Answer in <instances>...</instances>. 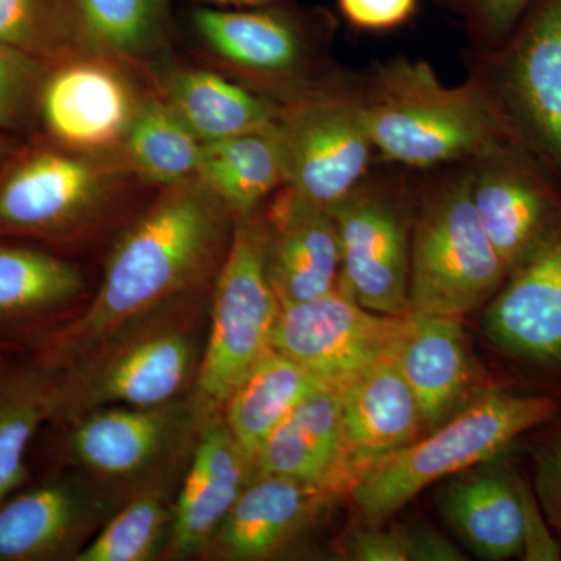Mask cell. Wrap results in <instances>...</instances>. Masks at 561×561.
Returning a JSON list of instances; mask_svg holds the SVG:
<instances>
[{"mask_svg":"<svg viewBox=\"0 0 561 561\" xmlns=\"http://www.w3.org/2000/svg\"><path fill=\"white\" fill-rule=\"evenodd\" d=\"M234 221L198 176L161 187L114 242L90 306L41 334L35 356L68 367L133 321L203 297L227 256Z\"/></svg>","mask_w":561,"mask_h":561,"instance_id":"cell-1","label":"cell"},{"mask_svg":"<svg viewBox=\"0 0 561 561\" xmlns=\"http://www.w3.org/2000/svg\"><path fill=\"white\" fill-rule=\"evenodd\" d=\"M354 87L379 162L426 172L519 142L474 77L448 87L430 62L397 57L354 72Z\"/></svg>","mask_w":561,"mask_h":561,"instance_id":"cell-2","label":"cell"},{"mask_svg":"<svg viewBox=\"0 0 561 561\" xmlns=\"http://www.w3.org/2000/svg\"><path fill=\"white\" fill-rule=\"evenodd\" d=\"M552 397L489 389L442 426L371 461L348 493L367 524L379 526L432 483L497 456L519 435L556 419Z\"/></svg>","mask_w":561,"mask_h":561,"instance_id":"cell-3","label":"cell"},{"mask_svg":"<svg viewBox=\"0 0 561 561\" xmlns=\"http://www.w3.org/2000/svg\"><path fill=\"white\" fill-rule=\"evenodd\" d=\"M136 181L121 151L88 153L35 136L0 171V239L72 245L111 219Z\"/></svg>","mask_w":561,"mask_h":561,"instance_id":"cell-4","label":"cell"},{"mask_svg":"<svg viewBox=\"0 0 561 561\" xmlns=\"http://www.w3.org/2000/svg\"><path fill=\"white\" fill-rule=\"evenodd\" d=\"M198 49L225 76L283 106L342 72L328 11L284 5L192 10Z\"/></svg>","mask_w":561,"mask_h":561,"instance_id":"cell-5","label":"cell"},{"mask_svg":"<svg viewBox=\"0 0 561 561\" xmlns=\"http://www.w3.org/2000/svg\"><path fill=\"white\" fill-rule=\"evenodd\" d=\"M508 279L471 197L467 162L420 172L413 217L411 312L461 317Z\"/></svg>","mask_w":561,"mask_h":561,"instance_id":"cell-6","label":"cell"},{"mask_svg":"<svg viewBox=\"0 0 561 561\" xmlns=\"http://www.w3.org/2000/svg\"><path fill=\"white\" fill-rule=\"evenodd\" d=\"M202 298L133 321L61 368L57 420L110 405L153 408L179 400L201 367Z\"/></svg>","mask_w":561,"mask_h":561,"instance_id":"cell-7","label":"cell"},{"mask_svg":"<svg viewBox=\"0 0 561 561\" xmlns=\"http://www.w3.org/2000/svg\"><path fill=\"white\" fill-rule=\"evenodd\" d=\"M265 203L236 217L227 256L210 289V327L194 393L224 408L236 387L273 351L280 301L265 267Z\"/></svg>","mask_w":561,"mask_h":561,"instance_id":"cell-8","label":"cell"},{"mask_svg":"<svg viewBox=\"0 0 561 561\" xmlns=\"http://www.w3.org/2000/svg\"><path fill=\"white\" fill-rule=\"evenodd\" d=\"M420 172L376 162L331 209L341 241L339 287L365 309L411 312L409 275Z\"/></svg>","mask_w":561,"mask_h":561,"instance_id":"cell-9","label":"cell"},{"mask_svg":"<svg viewBox=\"0 0 561 561\" xmlns=\"http://www.w3.org/2000/svg\"><path fill=\"white\" fill-rule=\"evenodd\" d=\"M465 66L561 183V0L534 3L500 46L467 51Z\"/></svg>","mask_w":561,"mask_h":561,"instance_id":"cell-10","label":"cell"},{"mask_svg":"<svg viewBox=\"0 0 561 561\" xmlns=\"http://www.w3.org/2000/svg\"><path fill=\"white\" fill-rule=\"evenodd\" d=\"M286 186L332 209L375 168V146L362 116L354 70L280 106L273 124Z\"/></svg>","mask_w":561,"mask_h":561,"instance_id":"cell-11","label":"cell"},{"mask_svg":"<svg viewBox=\"0 0 561 561\" xmlns=\"http://www.w3.org/2000/svg\"><path fill=\"white\" fill-rule=\"evenodd\" d=\"M220 409L197 394L153 405H110L68 420V454L95 481L119 493L164 483L162 474L191 454L203 424Z\"/></svg>","mask_w":561,"mask_h":561,"instance_id":"cell-12","label":"cell"},{"mask_svg":"<svg viewBox=\"0 0 561 561\" xmlns=\"http://www.w3.org/2000/svg\"><path fill=\"white\" fill-rule=\"evenodd\" d=\"M467 165L479 220L511 276L559 234L561 183L519 142Z\"/></svg>","mask_w":561,"mask_h":561,"instance_id":"cell-13","label":"cell"},{"mask_svg":"<svg viewBox=\"0 0 561 561\" xmlns=\"http://www.w3.org/2000/svg\"><path fill=\"white\" fill-rule=\"evenodd\" d=\"M404 319L365 309L337 287L312 300L280 305L273 350L339 391L389 356Z\"/></svg>","mask_w":561,"mask_h":561,"instance_id":"cell-14","label":"cell"},{"mask_svg":"<svg viewBox=\"0 0 561 561\" xmlns=\"http://www.w3.org/2000/svg\"><path fill=\"white\" fill-rule=\"evenodd\" d=\"M135 70L102 54L50 66L41 88V136L88 153L119 151L142 101Z\"/></svg>","mask_w":561,"mask_h":561,"instance_id":"cell-15","label":"cell"},{"mask_svg":"<svg viewBox=\"0 0 561 561\" xmlns=\"http://www.w3.org/2000/svg\"><path fill=\"white\" fill-rule=\"evenodd\" d=\"M119 507L99 481L55 478L0 504V561L73 560Z\"/></svg>","mask_w":561,"mask_h":561,"instance_id":"cell-16","label":"cell"},{"mask_svg":"<svg viewBox=\"0 0 561 561\" xmlns=\"http://www.w3.org/2000/svg\"><path fill=\"white\" fill-rule=\"evenodd\" d=\"M265 267L280 305L337 289L341 241L331 209L284 186L265 202Z\"/></svg>","mask_w":561,"mask_h":561,"instance_id":"cell-17","label":"cell"},{"mask_svg":"<svg viewBox=\"0 0 561 561\" xmlns=\"http://www.w3.org/2000/svg\"><path fill=\"white\" fill-rule=\"evenodd\" d=\"M391 353L419 401L424 434L491 389L481 381L459 317L409 312Z\"/></svg>","mask_w":561,"mask_h":561,"instance_id":"cell-18","label":"cell"},{"mask_svg":"<svg viewBox=\"0 0 561 561\" xmlns=\"http://www.w3.org/2000/svg\"><path fill=\"white\" fill-rule=\"evenodd\" d=\"M253 476V467L228 430L224 413L214 412L203 424L186 478L173 501L171 537L164 556H205Z\"/></svg>","mask_w":561,"mask_h":561,"instance_id":"cell-19","label":"cell"},{"mask_svg":"<svg viewBox=\"0 0 561 561\" xmlns=\"http://www.w3.org/2000/svg\"><path fill=\"white\" fill-rule=\"evenodd\" d=\"M339 494L309 483L262 474L251 479L210 540L213 560L276 559L305 534Z\"/></svg>","mask_w":561,"mask_h":561,"instance_id":"cell-20","label":"cell"},{"mask_svg":"<svg viewBox=\"0 0 561 561\" xmlns=\"http://www.w3.org/2000/svg\"><path fill=\"white\" fill-rule=\"evenodd\" d=\"M486 337L508 356L561 365V230L489 301Z\"/></svg>","mask_w":561,"mask_h":561,"instance_id":"cell-21","label":"cell"},{"mask_svg":"<svg viewBox=\"0 0 561 561\" xmlns=\"http://www.w3.org/2000/svg\"><path fill=\"white\" fill-rule=\"evenodd\" d=\"M272 474L348 493L356 470L346 449L337 390L320 387L273 431L254 460V476Z\"/></svg>","mask_w":561,"mask_h":561,"instance_id":"cell-22","label":"cell"},{"mask_svg":"<svg viewBox=\"0 0 561 561\" xmlns=\"http://www.w3.org/2000/svg\"><path fill=\"white\" fill-rule=\"evenodd\" d=\"M343 434L357 476L371 461L423 435L419 401L393 353L339 390Z\"/></svg>","mask_w":561,"mask_h":561,"instance_id":"cell-23","label":"cell"},{"mask_svg":"<svg viewBox=\"0 0 561 561\" xmlns=\"http://www.w3.org/2000/svg\"><path fill=\"white\" fill-rule=\"evenodd\" d=\"M494 460L453 476L437 504L472 552L497 561L522 556L524 519L519 476Z\"/></svg>","mask_w":561,"mask_h":561,"instance_id":"cell-24","label":"cell"},{"mask_svg":"<svg viewBox=\"0 0 561 561\" xmlns=\"http://www.w3.org/2000/svg\"><path fill=\"white\" fill-rule=\"evenodd\" d=\"M157 91L202 144L271 130L280 106L217 69H157Z\"/></svg>","mask_w":561,"mask_h":561,"instance_id":"cell-25","label":"cell"},{"mask_svg":"<svg viewBox=\"0 0 561 561\" xmlns=\"http://www.w3.org/2000/svg\"><path fill=\"white\" fill-rule=\"evenodd\" d=\"M83 289V273L72 262L0 239V331L36 327L68 309Z\"/></svg>","mask_w":561,"mask_h":561,"instance_id":"cell-26","label":"cell"},{"mask_svg":"<svg viewBox=\"0 0 561 561\" xmlns=\"http://www.w3.org/2000/svg\"><path fill=\"white\" fill-rule=\"evenodd\" d=\"M61 402V368L35 354L0 370V504L24 485L28 448L41 427L57 420Z\"/></svg>","mask_w":561,"mask_h":561,"instance_id":"cell-27","label":"cell"},{"mask_svg":"<svg viewBox=\"0 0 561 561\" xmlns=\"http://www.w3.org/2000/svg\"><path fill=\"white\" fill-rule=\"evenodd\" d=\"M320 387L324 383L316 376L275 350L236 387L221 413L253 472L254 460L273 431Z\"/></svg>","mask_w":561,"mask_h":561,"instance_id":"cell-28","label":"cell"},{"mask_svg":"<svg viewBox=\"0 0 561 561\" xmlns=\"http://www.w3.org/2000/svg\"><path fill=\"white\" fill-rule=\"evenodd\" d=\"M197 176L236 217L260 208L286 186L273 127L203 144Z\"/></svg>","mask_w":561,"mask_h":561,"instance_id":"cell-29","label":"cell"},{"mask_svg":"<svg viewBox=\"0 0 561 561\" xmlns=\"http://www.w3.org/2000/svg\"><path fill=\"white\" fill-rule=\"evenodd\" d=\"M201 139L173 113L160 92H144L121 154L140 183L168 187L197 176Z\"/></svg>","mask_w":561,"mask_h":561,"instance_id":"cell-30","label":"cell"},{"mask_svg":"<svg viewBox=\"0 0 561 561\" xmlns=\"http://www.w3.org/2000/svg\"><path fill=\"white\" fill-rule=\"evenodd\" d=\"M99 54L135 72L160 68L168 49L172 0H77Z\"/></svg>","mask_w":561,"mask_h":561,"instance_id":"cell-31","label":"cell"},{"mask_svg":"<svg viewBox=\"0 0 561 561\" xmlns=\"http://www.w3.org/2000/svg\"><path fill=\"white\" fill-rule=\"evenodd\" d=\"M0 46L49 66L99 54L77 0H0Z\"/></svg>","mask_w":561,"mask_h":561,"instance_id":"cell-32","label":"cell"},{"mask_svg":"<svg viewBox=\"0 0 561 561\" xmlns=\"http://www.w3.org/2000/svg\"><path fill=\"white\" fill-rule=\"evenodd\" d=\"M173 502L164 483L133 493L106 519L76 561H150L164 556Z\"/></svg>","mask_w":561,"mask_h":561,"instance_id":"cell-33","label":"cell"},{"mask_svg":"<svg viewBox=\"0 0 561 561\" xmlns=\"http://www.w3.org/2000/svg\"><path fill=\"white\" fill-rule=\"evenodd\" d=\"M50 66L0 46V131L22 136L38 128L41 88Z\"/></svg>","mask_w":561,"mask_h":561,"instance_id":"cell-34","label":"cell"},{"mask_svg":"<svg viewBox=\"0 0 561 561\" xmlns=\"http://www.w3.org/2000/svg\"><path fill=\"white\" fill-rule=\"evenodd\" d=\"M463 20L471 50L486 51L500 46L515 31L535 0H445Z\"/></svg>","mask_w":561,"mask_h":561,"instance_id":"cell-35","label":"cell"},{"mask_svg":"<svg viewBox=\"0 0 561 561\" xmlns=\"http://www.w3.org/2000/svg\"><path fill=\"white\" fill-rule=\"evenodd\" d=\"M534 491L549 526L561 534V423L535 443Z\"/></svg>","mask_w":561,"mask_h":561,"instance_id":"cell-36","label":"cell"},{"mask_svg":"<svg viewBox=\"0 0 561 561\" xmlns=\"http://www.w3.org/2000/svg\"><path fill=\"white\" fill-rule=\"evenodd\" d=\"M337 9L360 32L397 31L412 21L419 0H335Z\"/></svg>","mask_w":561,"mask_h":561,"instance_id":"cell-37","label":"cell"},{"mask_svg":"<svg viewBox=\"0 0 561 561\" xmlns=\"http://www.w3.org/2000/svg\"><path fill=\"white\" fill-rule=\"evenodd\" d=\"M342 553L353 561H411L409 551L408 527L381 529L368 524L350 531L342 542Z\"/></svg>","mask_w":561,"mask_h":561,"instance_id":"cell-38","label":"cell"},{"mask_svg":"<svg viewBox=\"0 0 561 561\" xmlns=\"http://www.w3.org/2000/svg\"><path fill=\"white\" fill-rule=\"evenodd\" d=\"M519 494H522L524 519L523 559L529 561L560 560V548L549 531V523L541 511L537 494L522 478H519Z\"/></svg>","mask_w":561,"mask_h":561,"instance_id":"cell-39","label":"cell"},{"mask_svg":"<svg viewBox=\"0 0 561 561\" xmlns=\"http://www.w3.org/2000/svg\"><path fill=\"white\" fill-rule=\"evenodd\" d=\"M411 561H465L468 560L457 546L438 531L426 526L408 527Z\"/></svg>","mask_w":561,"mask_h":561,"instance_id":"cell-40","label":"cell"},{"mask_svg":"<svg viewBox=\"0 0 561 561\" xmlns=\"http://www.w3.org/2000/svg\"><path fill=\"white\" fill-rule=\"evenodd\" d=\"M201 7L214 9H254V7L275 5L284 0H195Z\"/></svg>","mask_w":561,"mask_h":561,"instance_id":"cell-41","label":"cell"},{"mask_svg":"<svg viewBox=\"0 0 561 561\" xmlns=\"http://www.w3.org/2000/svg\"><path fill=\"white\" fill-rule=\"evenodd\" d=\"M21 136L11 135V133L0 131V171L7 161L13 157L14 151L20 149L22 144Z\"/></svg>","mask_w":561,"mask_h":561,"instance_id":"cell-42","label":"cell"}]
</instances>
